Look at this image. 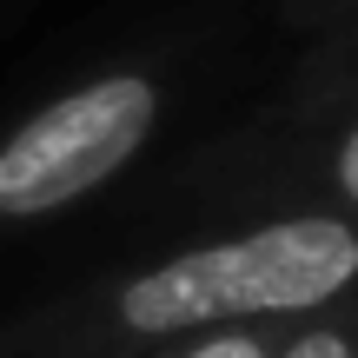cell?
<instances>
[{
    "label": "cell",
    "mask_w": 358,
    "mask_h": 358,
    "mask_svg": "<svg viewBox=\"0 0 358 358\" xmlns=\"http://www.w3.org/2000/svg\"><path fill=\"white\" fill-rule=\"evenodd\" d=\"M352 285H358V219L279 213L127 272L106 292V319L127 338H186L259 319H299V312L345 299Z\"/></svg>",
    "instance_id": "6da1fadb"
},
{
    "label": "cell",
    "mask_w": 358,
    "mask_h": 358,
    "mask_svg": "<svg viewBox=\"0 0 358 358\" xmlns=\"http://www.w3.org/2000/svg\"><path fill=\"white\" fill-rule=\"evenodd\" d=\"M166 80L153 66H100L0 133V226H34L113 186L146 153Z\"/></svg>",
    "instance_id": "7a4b0ae2"
},
{
    "label": "cell",
    "mask_w": 358,
    "mask_h": 358,
    "mask_svg": "<svg viewBox=\"0 0 358 358\" xmlns=\"http://www.w3.org/2000/svg\"><path fill=\"white\" fill-rule=\"evenodd\" d=\"M299 173L319 179L325 206H306V213H338V219H358V100H338V127L319 133L299 159Z\"/></svg>",
    "instance_id": "3957f363"
},
{
    "label": "cell",
    "mask_w": 358,
    "mask_h": 358,
    "mask_svg": "<svg viewBox=\"0 0 358 358\" xmlns=\"http://www.w3.org/2000/svg\"><path fill=\"white\" fill-rule=\"evenodd\" d=\"M173 358H279V345H272L266 332H252V325H226V332H199Z\"/></svg>",
    "instance_id": "277c9868"
},
{
    "label": "cell",
    "mask_w": 358,
    "mask_h": 358,
    "mask_svg": "<svg viewBox=\"0 0 358 358\" xmlns=\"http://www.w3.org/2000/svg\"><path fill=\"white\" fill-rule=\"evenodd\" d=\"M279 358H358V338H352V332H338V325H312V332L285 338Z\"/></svg>",
    "instance_id": "5b68a950"
},
{
    "label": "cell",
    "mask_w": 358,
    "mask_h": 358,
    "mask_svg": "<svg viewBox=\"0 0 358 358\" xmlns=\"http://www.w3.org/2000/svg\"><path fill=\"white\" fill-rule=\"evenodd\" d=\"M332 60H338V93H332V106H338V100H358V34H352V40H332Z\"/></svg>",
    "instance_id": "8992f818"
}]
</instances>
